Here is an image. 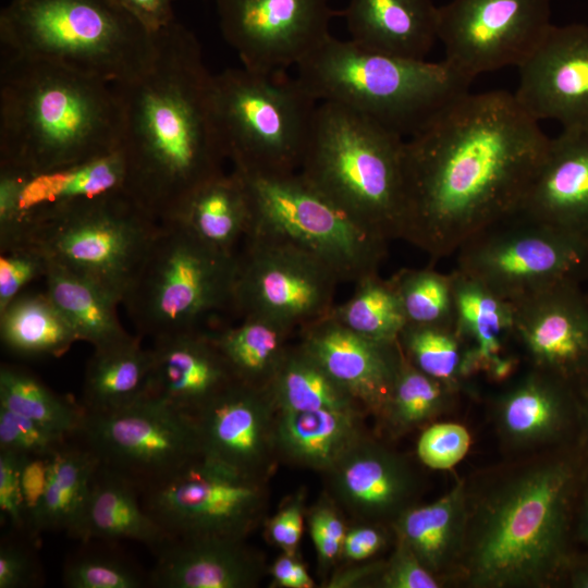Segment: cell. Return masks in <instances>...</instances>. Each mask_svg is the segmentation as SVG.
<instances>
[{
	"instance_id": "2",
	"label": "cell",
	"mask_w": 588,
	"mask_h": 588,
	"mask_svg": "<svg viewBox=\"0 0 588 588\" xmlns=\"http://www.w3.org/2000/svg\"><path fill=\"white\" fill-rule=\"evenodd\" d=\"M587 465L577 440L511 456L465 478V534L452 585H564L577 552V500Z\"/></svg>"
},
{
	"instance_id": "41",
	"label": "cell",
	"mask_w": 588,
	"mask_h": 588,
	"mask_svg": "<svg viewBox=\"0 0 588 588\" xmlns=\"http://www.w3.org/2000/svg\"><path fill=\"white\" fill-rule=\"evenodd\" d=\"M461 391L442 383L403 360L378 419L393 437L428 426L450 411Z\"/></svg>"
},
{
	"instance_id": "13",
	"label": "cell",
	"mask_w": 588,
	"mask_h": 588,
	"mask_svg": "<svg viewBox=\"0 0 588 588\" xmlns=\"http://www.w3.org/2000/svg\"><path fill=\"white\" fill-rule=\"evenodd\" d=\"M75 437L142 493L200 456L194 417L150 396L111 412H85Z\"/></svg>"
},
{
	"instance_id": "35",
	"label": "cell",
	"mask_w": 588,
	"mask_h": 588,
	"mask_svg": "<svg viewBox=\"0 0 588 588\" xmlns=\"http://www.w3.org/2000/svg\"><path fill=\"white\" fill-rule=\"evenodd\" d=\"M50 262V261H49ZM46 293L77 341L102 347L127 338L118 316L121 302L96 282L52 262L45 275Z\"/></svg>"
},
{
	"instance_id": "18",
	"label": "cell",
	"mask_w": 588,
	"mask_h": 588,
	"mask_svg": "<svg viewBox=\"0 0 588 588\" xmlns=\"http://www.w3.org/2000/svg\"><path fill=\"white\" fill-rule=\"evenodd\" d=\"M217 11L225 41L253 71L295 68L331 35L328 0H217Z\"/></svg>"
},
{
	"instance_id": "11",
	"label": "cell",
	"mask_w": 588,
	"mask_h": 588,
	"mask_svg": "<svg viewBox=\"0 0 588 588\" xmlns=\"http://www.w3.org/2000/svg\"><path fill=\"white\" fill-rule=\"evenodd\" d=\"M159 225L122 192L84 204L21 241L35 244L50 262L96 282L122 304Z\"/></svg>"
},
{
	"instance_id": "61",
	"label": "cell",
	"mask_w": 588,
	"mask_h": 588,
	"mask_svg": "<svg viewBox=\"0 0 588 588\" xmlns=\"http://www.w3.org/2000/svg\"><path fill=\"white\" fill-rule=\"evenodd\" d=\"M577 391L580 404L578 442L588 456V379L577 388Z\"/></svg>"
},
{
	"instance_id": "39",
	"label": "cell",
	"mask_w": 588,
	"mask_h": 588,
	"mask_svg": "<svg viewBox=\"0 0 588 588\" xmlns=\"http://www.w3.org/2000/svg\"><path fill=\"white\" fill-rule=\"evenodd\" d=\"M267 390L278 412H364L355 399L296 342L291 344Z\"/></svg>"
},
{
	"instance_id": "57",
	"label": "cell",
	"mask_w": 588,
	"mask_h": 588,
	"mask_svg": "<svg viewBox=\"0 0 588 588\" xmlns=\"http://www.w3.org/2000/svg\"><path fill=\"white\" fill-rule=\"evenodd\" d=\"M271 584L278 588H313L315 581L302 563L299 554L282 552L268 567Z\"/></svg>"
},
{
	"instance_id": "42",
	"label": "cell",
	"mask_w": 588,
	"mask_h": 588,
	"mask_svg": "<svg viewBox=\"0 0 588 588\" xmlns=\"http://www.w3.org/2000/svg\"><path fill=\"white\" fill-rule=\"evenodd\" d=\"M0 406L72 438L85 411L79 402L58 394L30 371L9 364L0 367Z\"/></svg>"
},
{
	"instance_id": "20",
	"label": "cell",
	"mask_w": 588,
	"mask_h": 588,
	"mask_svg": "<svg viewBox=\"0 0 588 588\" xmlns=\"http://www.w3.org/2000/svg\"><path fill=\"white\" fill-rule=\"evenodd\" d=\"M514 341L529 367L578 388L588 379V295L580 282L556 284L515 303Z\"/></svg>"
},
{
	"instance_id": "52",
	"label": "cell",
	"mask_w": 588,
	"mask_h": 588,
	"mask_svg": "<svg viewBox=\"0 0 588 588\" xmlns=\"http://www.w3.org/2000/svg\"><path fill=\"white\" fill-rule=\"evenodd\" d=\"M20 470L21 456L11 452L0 451L1 523L7 524L11 531L33 539L29 535L26 519Z\"/></svg>"
},
{
	"instance_id": "1",
	"label": "cell",
	"mask_w": 588,
	"mask_h": 588,
	"mask_svg": "<svg viewBox=\"0 0 588 588\" xmlns=\"http://www.w3.org/2000/svg\"><path fill=\"white\" fill-rule=\"evenodd\" d=\"M549 142L514 94H461L405 139L401 240L455 254L518 210Z\"/></svg>"
},
{
	"instance_id": "54",
	"label": "cell",
	"mask_w": 588,
	"mask_h": 588,
	"mask_svg": "<svg viewBox=\"0 0 588 588\" xmlns=\"http://www.w3.org/2000/svg\"><path fill=\"white\" fill-rule=\"evenodd\" d=\"M53 453L30 456L20 455V477L26 519L29 535L37 543L38 541L32 532V526L47 488Z\"/></svg>"
},
{
	"instance_id": "50",
	"label": "cell",
	"mask_w": 588,
	"mask_h": 588,
	"mask_svg": "<svg viewBox=\"0 0 588 588\" xmlns=\"http://www.w3.org/2000/svg\"><path fill=\"white\" fill-rule=\"evenodd\" d=\"M27 536L9 530L0 541V588H28L41 583V569Z\"/></svg>"
},
{
	"instance_id": "3",
	"label": "cell",
	"mask_w": 588,
	"mask_h": 588,
	"mask_svg": "<svg viewBox=\"0 0 588 588\" xmlns=\"http://www.w3.org/2000/svg\"><path fill=\"white\" fill-rule=\"evenodd\" d=\"M157 50L138 77L115 84L124 193L158 222L169 221L228 160L213 108V74L195 35L176 19L156 30Z\"/></svg>"
},
{
	"instance_id": "22",
	"label": "cell",
	"mask_w": 588,
	"mask_h": 588,
	"mask_svg": "<svg viewBox=\"0 0 588 588\" xmlns=\"http://www.w3.org/2000/svg\"><path fill=\"white\" fill-rule=\"evenodd\" d=\"M579 416L577 388L532 367L492 403L497 434L511 456L577 441Z\"/></svg>"
},
{
	"instance_id": "56",
	"label": "cell",
	"mask_w": 588,
	"mask_h": 588,
	"mask_svg": "<svg viewBox=\"0 0 588 588\" xmlns=\"http://www.w3.org/2000/svg\"><path fill=\"white\" fill-rule=\"evenodd\" d=\"M385 560H367L346 563V566L335 569L326 580L327 588H356L368 584L376 586L377 579L384 566Z\"/></svg>"
},
{
	"instance_id": "33",
	"label": "cell",
	"mask_w": 588,
	"mask_h": 588,
	"mask_svg": "<svg viewBox=\"0 0 588 588\" xmlns=\"http://www.w3.org/2000/svg\"><path fill=\"white\" fill-rule=\"evenodd\" d=\"M150 348L142 336L127 338L94 348L89 357L78 401L86 413H106L130 406L149 396Z\"/></svg>"
},
{
	"instance_id": "9",
	"label": "cell",
	"mask_w": 588,
	"mask_h": 588,
	"mask_svg": "<svg viewBox=\"0 0 588 588\" xmlns=\"http://www.w3.org/2000/svg\"><path fill=\"white\" fill-rule=\"evenodd\" d=\"M235 255L206 245L175 221L160 222L122 304L137 334L152 340L209 329L232 311Z\"/></svg>"
},
{
	"instance_id": "53",
	"label": "cell",
	"mask_w": 588,
	"mask_h": 588,
	"mask_svg": "<svg viewBox=\"0 0 588 588\" xmlns=\"http://www.w3.org/2000/svg\"><path fill=\"white\" fill-rule=\"evenodd\" d=\"M306 512V495L299 490L289 497L272 517L265 519L268 540L282 552L298 554Z\"/></svg>"
},
{
	"instance_id": "14",
	"label": "cell",
	"mask_w": 588,
	"mask_h": 588,
	"mask_svg": "<svg viewBox=\"0 0 588 588\" xmlns=\"http://www.w3.org/2000/svg\"><path fill=\"white\" fill-rule=\"evenodd\" d=\"M335 272L314 255L283 240L249 232L237 254L232 311L262 317L298 331L330 314Z\"/></svg>"
},
{
	"instance_id": "60",
	"label": "cell",
	"mask_w": 588,
	"mask_h": 588,
	"mask_svg": "<svg viewBox=\"0 0 588 588\" xmlns=\"http://www.w3.org/2000/svg\"><path fill=\"white\" fill-rule=\"evenodd\" d=\"M564 585L571 588H588V552H576L565 573Z\"/></svg>"
},
{
	"instance_id": "23",
	"label": "cell",
	"mask_w": 588,
	"mask_h": 588,
	"mask_svg": "<svg viewBox=\"0 0 588 588\" xmlns=\"http://www.w3.org/2000/svg\"><path fill=\"white\" fill-rule=\"evenodd\" d=\"M324 476L328 495L362 523L390 526L417 503L420 489L409 462L368 434Z\"/></svg>"
},
{
	"instance_id": "24",
	"label": "cell",
	"mask_w": 588,
	"mask_h": 588,
	"mask_svg": "<svg viewBox=\"0 0 588 588\" xmlns=\"http://www.w3.org/2000/svg\"><path fill=\"white\" fill-rule=\"evenodd\" d=\"M298 343L368 414L377 418L403 360L399 341L379 342L345 328L330 315L297 331Z\"/></svg>"
},
{
	"instance_id": "28",
	"label": "cell",
	"mask_w": 588,
	"mask_h": 588,
	"mask_svg": "<svg viewBox=\"0 0 588 588\" xmlns=\"http://www.w3.org/2000/svg\"><path fill=\"white\" fill-rule=\"evenodd\" d=\"M438 9L431 0H348L344 16L358 46L426 60L438 40Z\"/></svg>"
},
{
	"instance_id": "46",
	"label": "cell",
	"mask_w": 588,
	"mask_h": 588,
	"mask_svg": "<svg viewBox=\"0 0 588 588\" xmlns=\"http://www.w3.org/2000/svg\"><path fill=\"white\" fill-rule=\"evenodd\" d=\"M46 255L33 243L21 241L0 248V313L34 280L46 275Z\"/></svg>"
},
{
	"instance_id": "27",
	"label": "cell",
	"mask_w": 588,
	"mask_h": 588,
	"mask_svg": "<svg viewBox=\"0 0 588 588\" xmlns=\"http://www.w3.org/2000/svg\"><path fill=\"white\" fill-rule=\"evenodd\" d=\"M149 396L194 417L235 379L208 329L155 339Z\"/></svg>"
},
{
	"instance_id": "34",
	"label": "cell",
	"mask_w": 588,
	"mask_h": 588,
	"mask_svg": "<svg viewBox=\"0 0 588 588\" xmlns=\"http://www.w3.org/2000/svg\"><path fill=\"white\" fill-rule=\"evenodd\" d=\"M451 277L456 330L474 350L480 370L504 376L512 365L502 357L514 340L512 304L456 269Z\"/></svg>"
},
{
	"instance_id": "17",
	"label": "cell",
	"mask_w": 588,
	"mask_h": 588,
	"mask_svg": "<svg viewBox=\"0 0 588 588\" xmlns=\"http://www.w3.org/2000/svg\"><path fill=\"white\" fill-rule=\"evenodd\" d=\"M118 148L84 161L40 171L0 166V248L84 204L124 192Z\"/></svg>"
},
{
	"instance_id": "25",
	"label": "cell",
	"mask_w": 588,
	"mask_h": 588,
	"mask_svg": "<svg viewBox=\"0 0 588 588\" xmlns=\"http://www.w3.org/2000/svg\"><path fill=\"white\" fill-rule=\"evenodd\" d=\"M517 211L588 249V126L550 138Z\"/></svg>"
},
{
	"instance_id": "15",
	"label": "cell",
	"mask_w": 588,
	"mask_h": 588,
	"mask_svg": "<svg viewBox=\"0 0 588 588\" xmlns=\"http://www.w3.org/2000/svg\"><path fill=\"white\" fill-rule=\"evenodd\" d=\"M268 499L267 479L201 456L142 493L147 513L173 538L246 539L265 522Z\"/></svg>"
},
{
	"instance_id": "26",
	"label": "cell",
	"mask_w": 588,
	"mask_h": 588,
	"mask_svg": "<svg viewBox=\"0 0 588 588\" xmlns=\"http://www.w3.org/2000/svg\"><path fill=\"white\" fill-rule=\"evenodd\" d=\"M245 540L221 536L173 538L155 554L149 587H256L268 568L262 555Z\"/></svg>"
},
{
	"instance_id": "59",
	"label": "cell",
	"mask_w": 588,
	"mask_h": 588,
	"mask_svg": "<svg viewBox=\"0 0 588 588\" xmlns=\"http://www.w3.org/2000/svg\"><path fill=\"white\" fill-rule=\"evenodd\" d=\"M575 534L576 541L581 543L588 552V465L577 500Z\"/></svg>"
},
{
	"instance_id": "55",
	"label": "cell",
	"mask_w": 588,
	"mask_h": 588,
	"mask_svg": "<svg viewBox=\"0 0 588 588\" xmlns=\"http://www.w3.org/2000/svg\"><path fill=\"white\" fill-rule=\"evenodd\" d=\"M392 535L390 526L358 522L347 528L341 560L345 563L371 560L385 549Z\"/></svg>"
},
{
	"instance_id": "38",
	"label": "cell",
	"mask_w": 588,
	"mask_h": 588,
	"mask_svg": "<svg viewBox=\"0 0 588 588\" xmlns=\"http://www.w3.org/2000/svg\"><path fill=\"white\" fill-rule=\"evenodd\" d=\"M3 347L23 359L60 357L77 339L46 291L22 293L0 313Z\"/></svg>"
},
{
	"instance_id": "45",
	"label": "cell",
	"mask_w": 588,
	"mask_h": 588,
	"mask_svg": "<svg viewBox=\"0 0 588 588\" xmlns=\"http://www.w3.org/2000/svg\"><path fill=\"white\" fill-rule=\"evenodd\" d=\"M390 280L407 323L456 327L451 273L431 268L402 269Z\"/></svg>"
},
{
	"instance_id": "21",
	"label": "cell",
	"mask_w": 588,
	"mask_h": 588,
	"mask_svg": "<svg viewBox=\"0 0 588 588\" xmlns=\"http://www.w3.org/2000/svg\"><path fill=\"white\" fill-rule=\"evenodd\" d=\"M517 68L514 96L530 117L588 126V24H552Z\"/></svg>"
},
{
	"instance_id": "44",
	"label": "cell",
	"mask_w": 588,
	"mask_h": 588,
	"mask_svg": "<svg viewBox=\"0 0 588 588\" xmlns=\"http://www.w3.org/2000/svg\"><path fill=\"white\" fill-rule=\"evenodd\" d=\"M70 555L63 566L62 584L68 588H144L149 586L145 572L118 542L89 540Z\"/></svg>"
},
{
	"instance_id": "48",
	"label": "cell",
	"mask_w": 588,
	"mask_h": 588,
	"mask_svg": "<svg viewBox=\"0 0 588 588\" xmlns=\"http://www.w3.org/2000/svg\"><path fill=\"white\" fill-rule=\"evenodd\" d=\"M342 510L329 497L321 498L306 512V523L324 578L341 560L347 526Z\"/></svg>"
},
{
	"instance_id": "29",
	"label": "cell",
	"mask_w": 588,
	"mask_h": 588,
	"mask_svg": "<svg viewBox=\"0 0 588 588\" xmlns=\"http://www.w3.org/2000/svg\"><path fill=\"white\" fill-rule=\"evenodd\" d=\"M69 537L79 542L136 541L147 546L155 554L173 539L147 513L140 490L100 464L83 511Z\"/></svg>"
},
{
	"instance_id": "31",
	"label": "cell",
	"mask_w": 588,
	"mask_h": 588,
	"mask_svg": "<svg viewBox=\"0 0 588 588\" xmlns=\"http://www.w3.org/2000/svg\"><path fill=\"white\" fill-rule=\"evenodd\" d=\"M364 412L317 409L278 412L275 450L279 461L328 473L367 436Z\"/></svg>"
},
{
	"instance_id": "16",
	"label": "cell",
	"mask_w": 588,
	"mask_h": 588,
	"mask_svg": "<svg viewBox=\"0 0 588 588\" xmlns=\"http://www.w3.org/2000/svg\"><path fill=\"white\" fill-rule=\"evenodd\" d=\"M551 25L550 0H451L438 9L443 61L471 82L518 66Z\"/></svg>"
},
{
	"instance_id": "51",
	"label": "cell",
	"mask_w": 588,
	"mask_h": 588,
	"mask_svg": "<svg viewBox=\"0 0 588 588\" xmlns=\"http://www.w3.org/2000/svg\"><path fill=\"white\" fill-rule=\"evenodd\" d=\"M375 587L440 588L445 587V584L431 573L406 544L394 540L393 551L385 560Z\"/></svg>"
},
{
	"instance_id": "8",
	"label": "cell",
	"mask_w": 588,
	"mask_h": 588,
	"mask_svg": "<svg viewBox=\"0 0 588 588\" xmlns=\"http://www.w3.org/2000/svg\"><path fill=\"white\" fill-rule=\"evenodd\" d=\"M318 101L286 71L213 74V108L226 159L246 176L298 172Z\"/></svg>"
},
{
	"instance_id": "47",
	"label": "cell",
	"mask_w": 588,
	"mask_h": 588,
	"mask_svg": "<svg viewBox=\"0 0 588 588\" xmlns=\"http://www.w3.org/2000/svg\"><path fill=\"white\" fill-rule=\"evenodd\" d=\"M69 439L71 438L0 406V451L21 456L50 454Z\"/></svg>"
},
{
	"instance_id": "30",
	"label": "cell",
	"mask_w": 588,
	"mask_h": 588,
	"mask_svg": "<svg viewBox=\"0 0 588 588\" xmlns=\"http://www.w3.org/2000/svg\"><path fill=\"white\" fill-rule=\"evenodd\" d=\"M466 523V482L460 478L439 499L414 504L390 525L393 539L406 544L445 586L452 585Z\"/></svg>"
},
{
	"instance_id": "6",
	"label": "cell",
	"mask_w": 588,
	"mask_h": 588,
	"mask_svg": "<svg viewBox=\"0 0 588 588\" xmlns=\"http://www.w3.org/2000/svg\"><path fill=\"white\" fill-rule=\"evenodd\" d=\"M405 139L346 107L319 102L298 173L371 234L401 238Z\"/></svg>"
},
{
	"instance_id": "40",
	"label": "cell",
	"mask_w": 588,
	"mask_h": 588,
	"mask_svg": "<svg viewBox=\"0 0 588 588\" xmlns=\"http://www.w3.org/2000/svg\"><path fill=\"white\" fill-rule=\"evenodd\" d=\"M399 344L415 368L461 392L480 371L474 350L456 327L407 323Z\"/></svg>"
},
{
	"instance_id": "19",
	"label": "cell",
	"mask_w": 588,
	"mask_h": 588,
	"mask_svg": "<svg viewBox=\"0 0 588 588\" xmlns=\"http://www.w3.org/2000/svg\"><path fill=\"white\" fill-rule=\"evenodd\" d=\"M277 416L267 389L234 380L194 415L200 456L245 476L268 479L279 461Z\"/></svg>"
},
{
	"instance_id": "4",
	"label": "cell",
	"mask_w": 588,
	"mask_h": 588,
	"mask_svg": "<svg viewBox=\"0 0 588 588\" xmlns=\"http://www.w3.org/2000/svg\"><path fill=\"white\" fill-rule=\"evenodd\" d=\"M121 123L114 85L1 53L0 166L40 171L106 155Z\"/></svg>"
},
{
	"instance_id": "36",
	"label": "cell",
	"mask_w": 588,
	"mask_h": 588,
	"mask_svg": "<svg viewBox=\"0 0 588 588\" xmlns=\"http://www.w3.org/2000/svg\"><path fill=\"white\" fill-rule=\"evenodd\" d=\"M208 331L234 379L260 389L268 388L292 344L290 340L297 333L290 326L262 317H245L237 326Z\"/></svg>"
},
{
	"instance_id": "37",
	"label": "cell",
	"mask_w": 588,
	"mask_h": 588,
	"mask_svg": "<svg viewBox=\"0 0 588 588\" xmlns=\"http://www.w3.org/2000/svg\"><path fill=\"white\" fill-rule=\"evenodd\" d=\"M99 462L75 436L54 453L47 488L32 526L38 541L46 531L69 536L87 500Z\"/></svg>"
},
{
	"instance_id": "49",
	"label": "cell",
	"mask_w": 588,
	"mask_h": 588,
	"mask_svg": "<svg viewBox=\"0 0 588 588\" xmlns=\"http://www.w3.org/2000/svg\"><path fill=\"white\" fill-rule=\"evenodd\" d=\"M470 433L461 424L442 421L426 426L417 441V456L427 467L448 470L468 453Z\"/></svg>"
},
{
	"instance_id": "10",
	"label": "cell",
	"mask_w": 588,
	"mask_h": 588,
	"mask_svg": "<svg viewBox=\"0 0 588 588\" xmlns=\"http://www.w3.org/2000/svg\"><path fill=\"white\" fill-rule=\"evenodd\" d=\"M244 177L253 203L249 232L306 250L331 268L341 282L355 283L378 272L388 242L362 228L298 172Z\"/></svg>"
},
{
	"instance_id": "32",
	"label": "cell",
	"mask_w": 588,
	"mask_h": 588,
	"mask_svg": "<svg viewBox=\"0 0 588 588\" xmlns=\"http://www.w3.org/2000/svg\"><path fill=\"white\" fill-rule=\"evenodd\" d=\"M169 221H175L206 245L229 255L253 224L248 184L236 170H224L198 185Z\"/></svg>"
},
{
	"instance_id": "58",
	"label": "cell",
	"mask_w": 588,
	"mask_h": 588,
	"mask_svg": "<svg viewBox=\"0 0 588 588\" xmlns=\"http://www.w3.org/2000/svg\"><path fill=\"white\" fill-rule=\"evenodd\" d=\"M133 13L151 30H158L175 17L173 1L175 0H115Z\"/></svg>"
},
{
	"instance_id": "5",
	"label": "cell",
	"mask_w": 588,
	"mask_h": 588,
	"mask_svg": "<svg viewBox=\"0 0 588 588\" xmlns=\"http://www.w3.org/2000/svg\"><path fill=\"white\" fill-rule=\"evenodd\" d=\"M0 44L1 53L115 85L149 68L157 34L115 0H10L0 13Z\"/></svg>"
},
{
	"instance_id": "12",
	"label": "cell",
	"mask_w": 588,
	"mask_h": 588,
	"mask_svg": "<svg viewBox=\"0 0 588 588\" xmlns=\"http://www.w3.org/2000/svg\"><path fill=\"white\" fill-rule=\"evenodd\" d=\"M455 254L456 270L510 303L588 275V249L518 211L477 232Z\"/></svg>"
},
{
	"instance_id": "7",
	"label": "cell",
	"mask_w": 588,
	"mask_h": 588,
	"mask_svg": "<svg viewBox=\"0 0 588 588\" xmlns=\"http://www.w3.org/2000/svg\"><path fill=\"white\" fill-rule=\"evenodd\" d=\"M295 70L318 102L346 107L405 138L471 84L445 61L397 58L332 35Z\"/></svg>"
},
{
	"instance_id": "43",
	"label": "cell",
	"mask_w": 588,
	"mask_h": 588,
	"mask_svg": "<svg viewBox=\"0 0 588 588\" xmlns=\"http://www.w3.org/2000/svg\"><path fill=\"white\" fill-rule=\"evenodd\" d=\"M329 315L357 334L387 343L397 342L407 324L391 280L382 279L378 272L355 282L353 295L334 305Z\"/></svg>"
}]
</instances>
